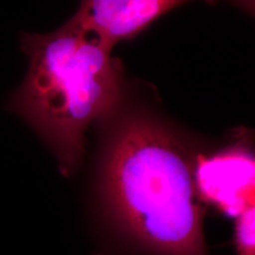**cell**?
<instances>
[{
    "instance_id": "7a4b0ae2",
    "label": "cell",
    "mask_w": 255,
    "mask_h": 255,
    "mask_svg": "<svg viewBox=\"0 0 255 255\" xmlns=\"http://www.w3.org/2000/svg\"><path fill=\"white\" fill-rule=\"evenodd\" d=\"M28 68L8 108L32 127L66 176L84 155V133L110 116L121 98L120 64L111 50L68 21L47 34H21Z\"/></svg>"
},
{
    "instance_id": "277c9868",
    "label": "cell",
    "mask_w": 255,
    "mask_h": 255,
    "mask_svg": "<svg viewBox=\"0 0 255 255\" xmlns=\"http://www.w3.org/2000/svg\"><path fill=\"white\" fill-rule=\"evenodd\" d=\"M181 5L177 0H87L68 23L113 50Z\"/></svg>"
},
{
    "instance_id": "3957f363",
    "label": "cell",
    "mask_w": 255,
    "mask_h": 255,
    "mask_svg": "<svg viewBox=\"0 0 255 255\" xmlns=\"http://www.w3.org/2000/svg\"><path fill=\"white\" fill-rule=\"evenodd\" d=\"M193 177L197 197L229 218L237 219L254 207V154L245 143L199 156L193 165Z\"/></svg>"
},
{
    "instance_id": "6da1fadb",
    "label": "cell",
    "mask_w": 255,
    "mask_h": 255,
    "mask_svg": "<svg viewBox=\"0 0 255 255\" xmlns=\"http://www.w3.org/2000/svg\"><path fill=\"white\" fill-rule=\"evenodd\" d=\"M194 161L154 117L131 113L115 124L102 156L100 215L127 255H208Z\"/></svg>"
},
{
    "instance_id": "5b68a950",
    "label": "cell",
    "mask_w": 255,
    "mask_h": 255,
    "mask_svg": "<svg viewBox=\"0 0 255 255\" xmlns=\"http://www.w3.org/2000/svg\"><path fill=\"white\" fill-rule=\"evenodd\" d=\"M255 209L254 207L241 213L234 228V245L238 255H255Z\"/></svg>"
}]
</instances>
